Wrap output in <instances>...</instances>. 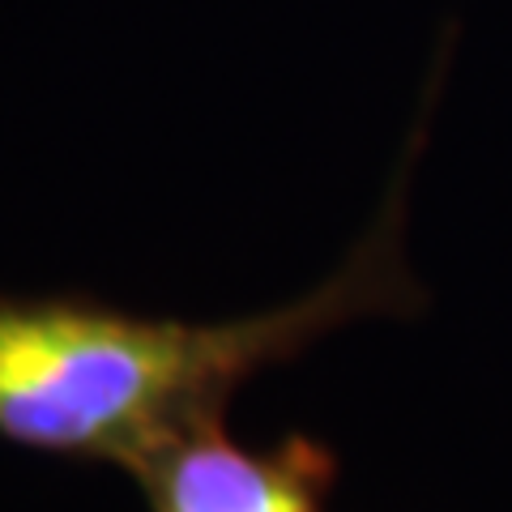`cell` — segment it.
I'll return each instance as SVG.
<instances>
[{
    "label": "cell",
    "instance_id": "cell-1",
    "mask_svg": "<svg viewBox=\"0 0 512 512\" xmlns=\"http://www.w3.org/2000/svg\"><path fill=\"white\" fill-rule=\"evenodd\" d=\"M423 137L427 111L367 235L333 278L269 312L175 320L94 295L0 291V440L137 478L192 431L227 423L252 376L359 320L427 312V291L406 261V192Z\"/></svg>",
    "mask_w": 512,
    "mask_h": 512
},
{
    "label": "cell",
    "instance_id": "cell-2",
    "mask_svg": "<svg viewBox=\"0 0 512 512\" xmlns=\"http://www.w3.org/2000/svg\"><path fill=\"white\" fill-rule=\"evenodd\" d=\"M338 474V453L312 436L248 448L214 423L158 453L133 483L150 512H329Z\"/></svg>",
    "mask_w": 512,
    "mask_h": 512
}]
</instances>
